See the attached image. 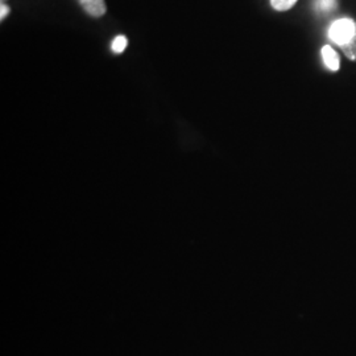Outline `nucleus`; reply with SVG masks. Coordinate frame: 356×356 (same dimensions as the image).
<instances>
[{
    "instance_id": "1",
    "label": "nucleus",
    "mask_w": 356,
    "mask_h": 356,
    "mask_svg": "<svg viewBox=\"0 0 356 356\" xmlns=\"http://www.w3.org/2000/svg\"><path fill=\"white\" fill-rule=\"evenodd\" d=\"M356 35V22L351 19H339L331 24L329 38L338 47L350 42Z\"/></svg>"
},
{
    "instance_id": "2",
    "label": "nucleus",
    "mask_w": 356,
    "mask_h": 356,
    "mask_svg": "<svg viewBox=\"0 0 356 356\" xmlns=\"http://www.w3.org/2000/svg\"><path fill=\"white\" fill-rule=\"evenodd\" d=\"M78 3L82 6L85 13L91 17H102L107 13V6L104 0H78Z\"/></svg>"
},
{
    "instance_id": "3",
    "label": "nucleus",
    "mask_w": 356,
    "mask_h": 356,
    "mask_svg": "<svg viewBox=\"0 0 356 356\" xmlns=\"http://www.w3.org/2000/svg\"><path fill=\"white\" fill-rule=\"evenodd\" d=\"M322 58L323 63L326 65L327 69H330L331 72H338L341 67V60L338 53L331 48L330 45H325L322 48Z\"/></svg>"
},
{
    "instance_id": "4",
    "label": "nucleus",
    "mask_w": 356,
    "mask_h": 356,
    "mask_svg": "<svg viewBox=\"0 0 356 356\" xmlns=\"http://www.w3.org/2000/svg\"><path fill=\"white\" fill-rule=\"evenodd\" d=\"M297 1L298 0H270V6L273 7V10L279 11V13H284V11L292 10Z\"/></svg>"
},
{
    "instance_id": "5",
    "label": "nucleus",
    "mask_w": 356,
    "mask_h": 356,
    "mask_svg": "<svg viewBox=\"0 0 356 356\" xmlns=\"http://www.w3.org/2000/svg\"><path fill=\"white\" fill-rule=\"evenodd\" d=\"M316 8L319 13H332L337 8V0H316Z\"/></svg>"
},
{
    "instance_id": "6",
    "label": "nucleus",
    "mask_w": 356,
    "mask_h": 356,
    "mask_svg": "<svg viewBox=\"0 0 356 356\" xmlns=\"http://www.w3.org/2000/svg\"><path fill=\"white\" fill-rule=\"evenodd\" d=\"M342 51H343L344 56L351 60V61H355L356 63V35L355 38H353L350 42L344 44L342 47H339Z\"/></svg>"
},
{
    "instance_id": "7",
    "label": "nucleus",
    "mask_w": 356,
    "mask_h": 356,
    "mask_svg": "<svg viewBox=\"0 0 356 356\" xmlns=\"http://www.w3.org/2000/svg\"><path fill=\"white\" fill-rule=\"evenodd\" d=\"M127 38L126 36H118V38H114V41H113V51L115 53H123L124 49L127 48Z\"/></svg>"
},
{
    "instance_id": "8",
    "label": "nucleus",
    "mask_w": 356,
    "mask_h": 356,
    "mask_svg": "<svg viewBox=\"0 0 356 356\" xmlns=\"http://www.w3.org/2000/svg\"><path fill=\"white\" fill-rule=\"evenodd\" d=\"M8 13H10V7H8L7 4L1 3V4H0V19L4 20V17H6Z\"/></svg>"
},
{
    "instance_id": "9",
    "label": "nucleus",
    "mask_w": 356,
    "mask_h": 356,
    "mask_svg": "<svg viewBox=\"0 0 356 356\" xmlns=\"http://www.w3.org/2000/svg\"><path fill=\"white\" fill-rule=\"evenodd\" d=\"M4 1H6V0H1V3H4Z\"/></svg>"
}]
</instances>
